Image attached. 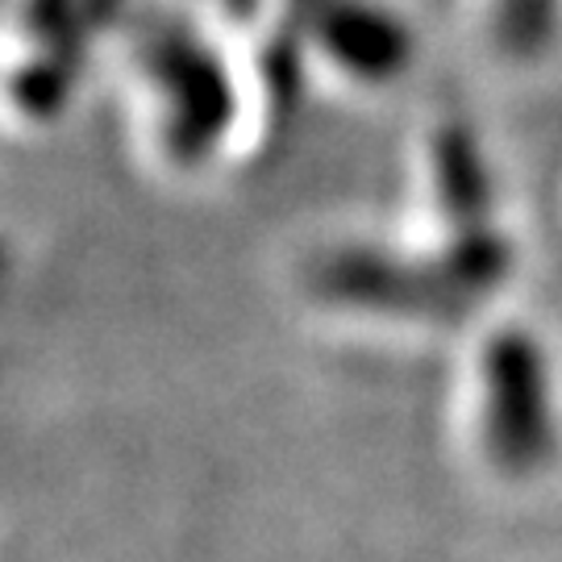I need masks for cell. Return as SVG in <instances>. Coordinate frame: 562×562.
<instances>
[{"label":"cell","instance_id":"6da1fadb","mask_svg":"<svg viewBox=\"0 0 562 562\" xmlns=\"http://www.w3.org/2000/svg\"><path fill=\"white\" fill-rule=\"evenodd\" d=\"M483 438L504 475H533L554 454L550 371L538 338L504 329L483 350Z\"/></svg>","mask_w":562,"mask_h":562},{"label":"cell","instance_id":"277c9868","mask_svg":"<svg viewBox=\"0 0 562 562\" xmlns=\"http://www.w3.org/2000/svg\"><path fill=\"white\" fill-rule=\"evenodd\" d=\"M308 34L355 76L383 80L408 59V38L392 18L362 0H292Z\"/></svg>","mask_w":562,"mask_h":562},{"label":"cell","instance_id":"7a4b0ae2","mask_svg":"<svg viewBox=\"0 0 562 562\" xmlns=\"http://www.w3.org/2000/svg\"><path fill=\"white\" fill-rule=\"evenodd\" d=\"M138 50L162 97L171 101L167 142L180 159H204L222 142L234 97L217 55L183 21L146 18L138 25Z\"/></svg>","mask_w":562,"mask_h":562},{"label":"cell","instance_id":"5b68a950","mask_svg":"<svg viewBox=\"0 0 562 562\" xmlns=\"http://www.w3.org/2000/svg\"><path fill=\"white\" fill-rule=\"evenodd\" d=\"M438 192H442L446 217L454 222V234L487 229L492 188H487L480 146L462 125H446L438 134Z\"/></svg>","mask_w":562,"mask_h":562},{"label":"cell","instance_id":"8992f818","mask_svg":"<svg viewBox=\"0 0 562 562\" xmlns=\"http://www.w3.org/2000/svg\"><path fill=\"white\" fill-rule=\"evenodd\" d=\"M554 0H501V38L517 55L542 50L554 34Z\"/></svg>","mask_w":562,"mask_h":562},{"label":"cell","instance_id":"3957f363","mask_svg":"<svg viewBox=\"0 0 562 562\" xmlns=\"http://www.w3.org/2000/svg\"><path fill=\"white\" fill-rule=\"evenodd\" d=\"M317 288L338 304L401 317H462L471 308L438 259L404 262L380 250H341L325 259L317 267Z\"/></svg>","mask_w":562,"mask_h":562}]
</instances>
